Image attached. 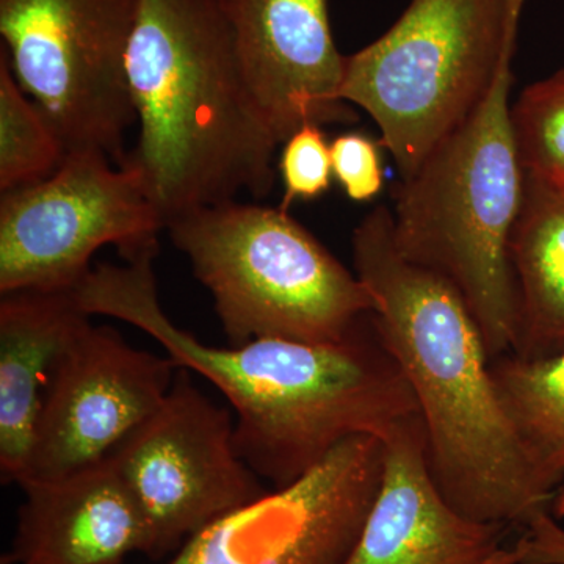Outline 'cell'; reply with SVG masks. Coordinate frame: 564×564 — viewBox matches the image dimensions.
I'll use <instances>...</instances> for the list:
<instances>
[{"label": "cell", "instance_id": "obj_1", "mask_svg": "<svg viewBox=\"0 0 564 564\" xmlns=\"http://www.w3.org/2000/svg\"><path fill=\"white\" fill-rule=\"evenodd\" d=\"M154 254L98 263L74 289L88 315L129 323L202 375L236 413V447L274 489L299 480L355 436L386 440L419 413L372 314L336 343L258 339L218 348L180 328L159 300Z\"/></svg>", "mask_w": 564, "mask_h": 564}, {"label": "cell", "instance_id": "obj_2", "mask_svg": "<svg viewBox=\"0 0 564 564\" xmlns=\"http://www.w3.org/2000/svg\"><path fill=\"white\" fill-rule=\"evenodd\" d=\"M355 273L417 402L434 481L466 518L524 529L555 496L534 474L491 375L484 333L458 289L404 259L388 207L352 232Z\"/></svg>", "mask_w": 564, "mask_h": 564}, {"label": "cell", "instance_id": "obj_3", "mask_svg": "<svg viewBox=\"0 0 564 564\" xmlns=\"http://www.w3.org/2000/svg\"><path fill=\"white\" fill-rule=\"evenodd\" d=\"M126 70L139 139L124 163L147 182L165 229L188 212L273 191L280 143L248 96L220 0H137Z\"/></svg>", "mask_w": 564, "mask_h": 564}, {"label": "cell", "instance_id": "obj_4", "mask_svg": "<svg viewBox=\"0 0 564 564\" xmlns=\"http://www.w3.org/2000/svg\"><path fill=\"white\" fill-rule=\"evenodd\" d=\"M511 62L477 109L393 188L391 212L397 250L458 289L491 361L511 351L518 325L510 237L525 173L511 122Z\"/></svg>", "mask_w": 564, "mask_h": 564}, {"label": "cell", "instance_id": "obj_5", "mask_svg": "<svg viewBox=\"0 0 564 564\" xmlns=\"http://www.w3.org/2000/svg\"><path fill=\"white\" fill-rule=\"evenodd\" d=\"M165 231L212 293L231 347L336 343L377 310L358 274L280 207L232 199L181 215Z\"/></svg>", "mask_w": 564, "mask_h": 564}, {"label": "cell", "instance_id": "obj_6", "mask_svg": "<svg viewBox=\"0 0 564 564\" xmlns=\"http://www.w3.org/2000/svg\"><path fill=\"white\" fill-rule=\"evenodd\" d=\"M525 0H410L388 32L348 55L340 98L381 133L400 181L484 101L513 61Z\"/></svg>", "mask_w": 564, "mask_h": 564}, {"label": "cell", "instance_id": "obj_7", "mask_svg": "<svg viewBox=\"0 0 564 564\" xmlns=\"http://www.w3.org/2000/svg\"><path fill=\"white\" fill-rule=\"evenodd\" d=\"M137 0H0L2 50L66 151L122 165L137 124L128 58Z\"/></svg>", "mask_w": 564, "mask_h": 564}, {"label": "cell", "instance_id": "obj_8", "mask_svg": "<svg viewBox=\"0 0 564 564\" xmlns=\"http://www.w3.org/2000/svg\"><path fill=\"white\" fill-rule=\"evenodd\" d=\"M165 221L139 170L69 151L46 180L0 199V293L74 291L113 245L124 261L158 254Z\"/></svg>", "mask_w": 564, "mask_h": 564}, {"label": "cell", "instance_id": "obj_9", "mask_svg": "<svg viewBox=\"0 0 564 564\" xmlns=\"http://www.w3.org/2000/svg\"><path fill=\"white\" fill-rule=\"evenodd\" d=\"M181 367L169 395L109 456L143 511L152 558L265 496L236 447L231 414Z\"/></svg>", "mask_w": 564, "mask_h": 564}, {"label": "cell", "instance_id": "obj_10", "mask_svg": "<svg viewBox=\"0 0 564 564\" xmlns=\"http://www.w3.org/2000/svg\"><path fill=\"white\" fill-rule=\"evenodd\" d=\"M383 474V441L355 436L284 488L212 522L169 564H345Z\"/></svg>", "mask_w": 564, "mask_h": 564}, {"label": "cell", "instance_id": "obj_11", "mask_svg": "<svg viewBox=\"0 0 564 564\" xmlns=\"http://www.w3.org/2000/svg\"><path fill=\"white\" fill-rule=\"evenodd\" d=\"M180 369L170 356L90 323L55 370L18 485L58 480L109 458L161 406Z\"/></svg>", "mask_w": 564, "mask_h": 564}, {"label": "cell", "instance_id": "obj_12", "mask_svg": "<svg viewBox=\"0 0 564 564\" xmlns=\"http://www.w3.org/2000/svg\"><path fill=\"white\" fill-rule=\"evenodd\" d=\"M248 96L282 144L307 122L356 120L340 98L347 57L328 0H220Z\"/></svg>", "mask_w": 564, "mask_h": 564}, {"label": "cell", "instance_id": "obj_13", "mask_svg": "<svg viewBox=\"0 0 564 564\" xmlns=\"http://www.w3.org/2000/svg\"><path fill=\"white\" fill-rule=\"evenodd\" d=\"M511 527L459 513L434 481L421 415L383 440V474L345 564H485Z\"/></svg>", "mask_w": 564, "mask_h": 564}, {"label": "cell", "instance_id": "obj_14", "mask_svg": "<svg viewBox=\"0 0 564 564\" xmlns=\"http://www.w3.org/2000/svg\"><path fill=\"white\" fill-rule=\"evenodd\" d=\"M21 489L10 563L122 564L135 552L152 556L150 525L110 458Z\"/></svg>", "mask_w": 564, "mask_h": 564}, {"label": "cell", "instance_id": "obj_15", "mask_svg": "<svg viewBox=\"0 0 564 564\" xmlns=\"http://www.w3.org/2000/svg\"><path fill=\"white\" fill-rule=\"evenodd\" d=\"M90 317L73 291H18L0 300V474L17 484L28 466L55 370Z\"/></svg>", "mask_w": 564, "mask_h": 564}, {"label": "cell", "instance_id": "obj_16", "mask_svg": "<svg viewBox=\"0 0 564 564\" xmlns=\"http://www.w3.org/2000/svg\"><path fill=\"white\" fill-rule=\"evenodd\" d=\"M518 325L511 355L545 359L564 352V192L527 176L510 237Z\"/></svg>", "mask_w": 564, "mask_h": 564}, {"label": "cell", "instance_id": "obj_17", "mask_svg": "<svg viewBox=\"0 0 564 564\" xmlns=\"http://www.w3.org/2000/svg\"><path fill=\"white\" fill-rule=\"evenodd\" d=\"M491 375L534 474L556 496L564 481V352L532 361L507 352L492 359Z\"/></svg>", "mask_w": 564, "mask_h": 564}, {"label": "cell", "instance_id": "obj_18", "mask_svg": "<svg viewBox=\"0 0 564 564\" xmlns=\"http://www.w3.org/2000/svg\"><path fill=\"white\" fill-rule=\"evenodd\" d=\"M62 137L18 84L0 47V191L50 177L65 161Z\"/></svg>", "mask_w": 564, "mask_h": 564}, {"label": "cell", "instance_id": "obj_19", "mask_svg": "<svg viewBox=\"0 0 564 564\" xmlns=\"http://www.w3.org/2000/svg\"><path fill=\"white\" fill-rule=\"evenodd\" d=\"M516 147L527 176L564 181V69L530 85L511 106Z\"/></svg>", "mask_w": 564, "mask_h": 564}, {"label": "cell", "instance_id": "obj_20", "mask_svg": "<svg viewBox=\"0 0 564 564\" xmlns=\"http://www.w3.org/2000/svg\"><path fill=\"white\" fill-rule=\"evenodd\" d=\"M284 196L280 209L288 212L296 202H311L332 185V144L322 126L307 122L282 143L280 159Z\"/></svg>", "mask_w": 564, "mask_h": 564}, {"label": "cell", "instance_id": "obj_21", "mask_svg": "<svg viewBox=\"0 0 564 564\" xmlns=\"http://www.w3.org/2000/svg\"><path fill=\"white\" fill-rule=\"evenodd\" d=\"M381 143L359 132H347L332 141L333 176L348 199L372 202L383 191Z\"/></svg>", "mask_w": 564, "mask_h": 564}, {"label": "cell", "instance_id": "obj_22", "mask_svg": "<svg viewBox=\"0 0 564 564\" xmlns=\"http://www.w3.org/2000/svg\"><path fill=\"white\" fill-rule=\"evenodd\" d=\"M516 564H564V529L551 511L522 529L513 545Z\"/></svg>", "mask_w": 564, "mask_h": 564}, {"label": "cell", "instance_id": "obj_23", "mask_svg": "<svg viewBox=\"0 0 564 564\" xmlns=\"http://www.w3.org/2000/svg\"><path fill=\"white\" fill-rule=\"evenodd\" d=\"M485 564H516V554L513 547L500 549L491 560H488Z\"/></svg>", "mask_w": 564, "mask_h": 564}, {"label": "cell", "instance_id": "obj_24", "mask_svg": "<svg viewBox=\"0 0 564 564\" xmlns=\"http://www.w3.org/2000/svg\"><path fill=\"white\" fill-rule=\"evenodd\" d=\"M551 513L555 519H558V521L564 519V486L556 492L554 502H552Z\"/></svg>", "mask_w": 564, "mask_h": 564}, {"label": "cell", "instance_id": "obj_25", "mask_svg": "<svg viewBox=\"0 0 564 564\" xmlns=\"http://www.w3.org/2000/svg\"><path fill=\"white\" fill-rule=\"evenodd\" d=\"M554 185H556V187L562 188V191L564 192V181L560 182V184H554Z\"/></svg>", "mask_w": 564, "mask_h": 564}]
</instances>
